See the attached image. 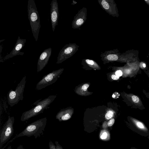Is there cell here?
Instances as JSON below:
<instances>
[{"instance_id":"4dcf8cb0","label":"cell","mask_w":149,"mask_h":149,"mask_svg":"<svg viewBox=\"0 0 149 149\" xmlns=\"http://www.w3.org/2000/svg\"></svg>"},{"instance_id":"f1b7e54d","label":"cell","mask_w":149,"mask_h":149,"mask_svg":"<svg viewBox=\"0 0 149 149\" xmlns=\"http://www.w3.org/2000/svg\"><path fill=\"white\" fill-rule=\"evenodd\" d=\"M142 65H143V67L145 68L146 67V64L145 63H143V64H142Z\"/></svg>"},{"instance_id":"ffe728a7","label":"cell","mask_w":149,"mask_h":149,"mask_svg":"<svg viewBox=\"0 0 149 149\" xmlns=\"http://www.w3.org/2000/svg\"><path fill=\"white\" fill-rule=\"evenodd\" d=\"M56 149H63L62 146L57 141H55Z\"/></svg>"},{"instance_id":"5b68a950","label":"cell","mask_w":149,"mask_h":149,"mask_svg":"<svg viewBox=\"0 0 149 149\" xmlns=\"http://www.w3.org/2000/svg\"><path fill=\"white\" fill-rule=\"evenodd\" d=\"M14 121V117L9 116L7 120L1 129L0 132V148L13 135L14 132L13 124Z\"/></svg>"},{"instance_id":"d6986e66","label":"cell","mask_w":149,"mask_h":149,"mask_svg":"<svg viewBox=\"0 0 149 149\" xmlns=\"http://www.w3.org/2000/svg\"><path fill=\"white\" fill-rule=\"evenodd\" d=\"M115 122V120L114 118L111 119L108 122L107 125L108 126H112L114 124Z\"/></svg>"},{"instance_id":"7a4b0ae2","label":"cell","mask_w":149,"mask_h":149,"mask_svg":"<svg viewBox=\"0 0 149 149\" xmlns=\"http://www.w3.org/2000/svg\"><path fill=\"white\" fill-rule=\"evenodd\" d=\"M47 118L38 120L28 125L24 130L18 134L17 137L33 136L35 139L40 137L45 131L47 123Z\"/></svg>"},{"instance_id":"3957f363","label":"cell","mask_w":149,"mask_h":149,"mask_svg":"<svg viewBox=\"0 0 149 149\" xmlns=\"http://www.w3.org/2000/svg\"><path fill=\"white\" fill-rule=\"evenodd\" d=\"M56 96L50 95L47 97L39 101L36 102V105L30 109L24 112L21 117L20 120L24 121L42 113L47 109L49 105L54 101Z\"/></svg>"},{"instance_id":"6da1fadb","label":"cell","mask_w":149,"mask_h":149,"mask_svg":"<svg viewBox=\"0 0 149 149\" xmlns=\"http://www.w3.org/2000/svg\"><path fill=\"white\" fill-rule=\"evenodd\" d=\"M27 11L33 35L37 42L41 26L39 15L34 0H28Z\"/></svg>"},{"instance_id":"484cf974","label":"cell","mask_w":149,"mask_h":149,"mask_svg":"<svg viewBox=\"0 0 149 149\" xmlns=\"http://www.w3.org/2000/svg\"><path fill=\"white\" fill-rule=\"evenodd\" d=\"M16 149H24L22 145H20Z\"/></svg>"},{"instance_id":"e0dca14e","label":"cell","mask_w":149,"mask_h":149,"mask_svg":"<svg viewBox=\"0 0 149 149\" xmlns=\"http://www.w3.org/2000/svg\"><path fill=\"white\" fill-rule=\"evenodd\" d=\"M113 112L112 111H109L106 114L105 118L109 120L111 118L113 117Z\"/></svg>"},{"instance_id":"4316f807","label":"cell","mask_w":149,"mask_h":149,"mask_svg":"<svg viewBox=\"0 0 149 149\" xmlns=\"http://www.w3.org/2000/svg\"><path fill=\"white\" fill-rule=\"evenodd\" d=\"M77 2L74 1H73V3H72V4L73 5H74V4H76Z\"/></svg>"},{"instance_id":"2e32d148","label":"cell","mask_w":149,"mask_h":149,"mask_svg":"<svg viewBox=\"0 0 149 149\" xmlns=\"http://www.w3.org/2000/svg\"><path fill=\"white\" fill-rule=\"evenodd\" d=\"M134 122L138 127L142 129H145L144 125L142 123L135 120H134Z\"/></svg>"},{"instance_id":"8992f818","label":"cell","mask_w":149,"mask_h":149,"mask_svg":"<svg viewBox=\"0 0 149 149\" xmlns=\"http://www.w3.org/2000/svg\"><path fill=\"white\" fill-rule=\"evenodd\" d=\"M62 71V69L53 70L44 76L42 79L37 84L36 89L40 90L54 83L59 77Z\"/></svg>"},{"instance_id":"f546056e","label":"cell","mask_w":149,"mask_h":149,"mask_svg":"<svg viewBox=\"0 0 149 149\" xmlns=\"http://www.w3.org/2000/svg\"><path fill=\"white\" fill-rule=\"evenodd\" d=\"M4 40H5V39H3V40H0V42H1V41H3Z\"/></svg>"},{"instance_id":"5bb4252c","label":"cell","mask_w":149,"mask_h":149,"mask_svg":"<svg viewBox=\"0 0 149 149\" xmlns=\"http://www.w3.org/2000/svg\"><path fill=\"white\" fill-rule=\"evenodd\" d=\"M84 62H86L87 64L91 65V66H94L95 67H98V65L97 63L95 62L94 61L89 59H84Z\"/></svg>"},{"instance_id":"30bf717a","label":"cell","mask_w":149,"mask_h":149,"mask_svg":"<svg viewBox=\"0 0 149 149\" xmlns=\"http://www.w3.org/2000/svg\"><path fill=\"white\" fill-rule=\"evenodd\" d=\"M26 40V39L21 38L18 36L14 48L10 54L4 57L3 59V61L17 55H23L24 53L21 52V50L24 46Z\"/></svg>"},{"instance_id":"8fae6325","label":"cell","mask_w":149,"mask_h":149,"mask_svg":"<svg viewBox=\"0 0 149 149\" xmlns=\"http://www.w3.org/2000/svg\"><path fill=\"white\" fill-rule=\"evenodd\" d=\"M52 49L49 48L44 50L38 59L37 64V72L42 70L47 65L51 56Z\"/></svg>"},{"instance_id":"ac0fdd59","label":"cell","mask_w":149,"mask_h":149,"mask_svg":"<svg viewBox=\"0 0 149 149\" xmlns=\"http://www.w3.org/2000/svg\"><path fill=\"white\" fill-rule=\"evenodd\" d=\"M49 149H56V146L51 141L49 142Z\"/></svg>"},{"instance_id":"9c48e42d","label":"cell","mask_w":149,"mask_h":149,"mask_svg":"<svg viewBox=\"0 0 149 149\" xmlns=\"http://www.w3.org/2000/svg\"><path fill=\"white\" fill-rule=\"evenodd\" d=\"M87 17V9L84 7L74 16L72 25L73 29H78L85 23Z\"/></svg>"},{"instance_id":"4fadbf2b","label":"cell","mask_w":149,"mask_h":149,"mask_svg":"<svg viewBox=\"0 0 149 149\" xmlns=\"http://www.w3.org/2000/svg\"><path fill=\"white\" fill-rule=\"evenodd\" d=\"M117 49L106 51L101 52L100 56L104 61H116L119 60L120 57Z\"/></svg>"},{"instance_id":"ba28073f","label":"cell","mask_w":149,"mask_h":149,"mask_svg":"<svg viewBox=\"0 0 149 149\" xmlns=\"http://www.w3.org/2000/svg\"><path fill=\"white\" fill-rule=\"evenodd\" d=\"M97 1L102 8L109 15L118 17V10L114 0H98Z\"/></svg>"},{"instance_id":"277c9868","label":"cell","mask_w":149,"mask_h":149,"mask_svg":"<svg viewBox=\"0 0 149 149\" xmlns=\"http://www.w3.org/2000/svg\"><path fill=\"white\" fill-rule=\"evenodd\" d=\"M26 76H24L17 84L15 90H10L7 94L8 104L12 107L23 99V93L26 82Z\"/></svg>"},{"instance_id":"603a6c76","label":"cell","mask_w":149,"mask_h":149,"mask_svg":"<svg viewBox=\"0 0 149 149\" xmlns=\"http://www.w3.org/2000/svg\"><path fill=\"white\" fill-rule=\"evenodd\" d=\"M89 86V85L87 84H85L83 85L82 88L84 91H86Z\"/></svg>"},{"instance_id":"cb8c5ba5","label":"cell","mask_w":149,"mask_h":149,"mask_svg":"<svg viewBox=\"0 0 149 149\" xmlns=\"http://www.w3.org/2000/svg\"><path fill=\"white\" fill-rule=\"evenodd\" d=\"M119 94L117 92L114 93L112 95V97L114 98H117L119 96Z\"/></svg>"},{"instance_id":"83f0119b","label":"cell","mask_w":149,"mask_h":149,"mask_svg":"<svg viewBox=\"0 0 149 149\" xmlns=\"http://www.w3.org/2000/svg\"><path fill=\"white\" fill-rule=\"evenodd\" d=\"M6 149H12V147L11 146H8Z\"/></svg>"},{"instance_id":"9a60e30c","label":"cell","mask_w":149,"mask_h":149,"mask_svg":"<svg viewBox=\"0 0 149 149\" xmlns=\"http://www.w3.org/2000/svg\"><path fill=\"white\" fill-rule=\"evenodd\" d=\"M131 100L134 103L136 104H140V100L139 97L137 96L132 95L131 96Z\"/></svg>"},{"instance_id":"7c38bea8","label":"cell","mask_w":149,"mask_h":149,"mask_svg":"<svg viewBox=\"0 0 149 149\" xmlns=\"http://www.w3.org/2000/svg\"><path fill=\"white\" fill-rule=\"evenodd\" d=\"M50 16L53 31L58 24L59 17L58 4L56 0H53L50 4Z\"/></svg>"},{"instance_id":"44dd1931","label":"cell","mask_w":149,"mask_h":149,"mask_svg":"<svg viewBox=\"0 0 149 149\" xmlns=\"http://www.w3.org/2000/svg\"><path fill=\"white\" fill-rule=\"evenodd\" d=\"M107 133L106 132H104L102 133V135L100 136V138L101 139H105L107 137Z\"/></svg>"},{"instance_id":"d4e9b609","label":"cell","mask_w":149,"mask_h":149,"mask_svg":"<svg viewBox=\"0 0 149 149\" xmlns=\"http://www.w3.org/2000/svg\"><path fill=\"white\" fill-rule=\"evenodd\" d=\"M111 77L114 80H117L119 79V77L115 75H112Z\"/></svg>"},{"instance_id":"7402d4cb","label":"cell","mask_w":149,"mask_h":149,"mask_svg":"<svg viewBox=\"0 0 149 149\" xmlns=\"http://www.w3.org/2000/svg\"><path fill=\"white\" fill-rule=\"evenodd\" d=\"M115 74L116 76L119 77L122 76L123 73L120 70H118L116 72Z\"/></svg>"},{"instance_id":"52a82bcc","label":"cell","mask_w":149,"mask_h":149,"mask_svg":"<svg viewBox=\"0 0 149 149\" xmlns=\"http://www.w3.org/2000/svg\"><path fill=\"white\" fill-rule=\"evenodd\" d=\"M79 47V46L75 43L65 45L61 50L58 54L56 63H61L72 56L78 50Z\"/></svg>"}]
</instances>
